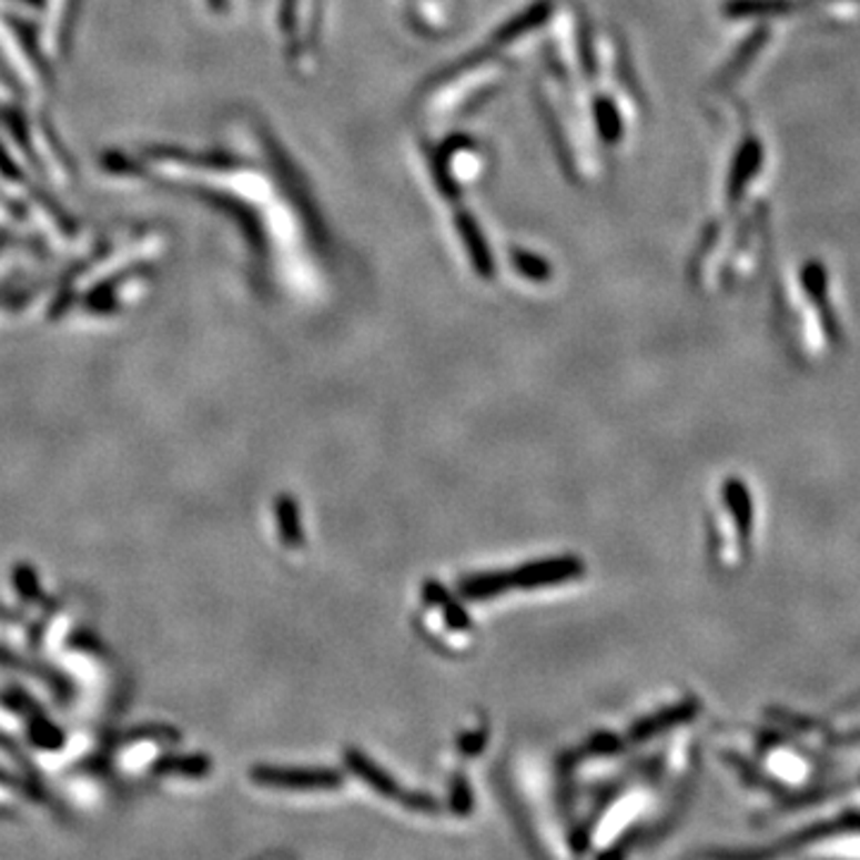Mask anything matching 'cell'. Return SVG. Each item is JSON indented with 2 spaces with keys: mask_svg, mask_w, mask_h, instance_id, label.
Segmentation results:
<instances>
[{
  "mask_svg": "<svg viewBox=\"0 0 860 860\" xmlns=\"http://www.w3.org/2000/svg\"><path fill=\"white\" fill-rule=\"evenodd\" d=\"M277 524H280V536L290 545V547H300L302 545V526H300V512H296L294 499L290 495H283L277 499Z\"/></svg>",
  "mask_w": 860,
  "mask_h": 860,
  "instance_id": "cell-7",
  "label": "cell"
},
{
  "mask_svg": "<svg viewBox=\"0 0 860 860\" xmlns=\"http://www.w3.org/2000/svg\"><path fill=\"white\" fill-rule=\"evenodd\" d=\"M512 588L507 571H493V574H476L468 576L459 584V596L466 600H488Z\"/></svg>",
  "mask_w": 860,
  "mask_h": 860,
  "instance_id": "cell-5",
  "label": "cell"
},
{
  "mask_svg": "<svg viewBox=\"0 0 860 860\" xmlns=\"http://www.w3.org/2000/svg\"><path fill=\"white\" fill-rule=\"evenodd\" d=\"M155 772L199 779V777H206L211 772V762L201 756H178V758L161 760L159 765H155Z\"/></svg>",
  "mask_w": 860,
  "mask_h": 860,
  "instance_id": "cell-8",
  "label": "cell"
},
{
  "mask_svg": "<svg viewBox=\"0 0 860 860\" xmlns=\"http://www.w3.org/2000/svg\"><path fill=\"white\" fill-rule=\"evenodd\" d=\"M424 596H426L428 603H433V605H437V607H443V609H445V619H447V624H449L452 629L466 631L468 627H472V621H468V617H466V613H464V607H462L455 598H452L449 593H447L441 584L428 581L426 588H424Z\"/></svg>",
  "mask_w": 860,
  "mask_h": 860,
  "instance_id": "cell-6",
  "label": "cell"
},
{
  "mask_svg": "<svg viewBox=\"0 0 860 860\" xmlns=\"http://www.w3.org/2000/svg\"><path fill=\"white\" fill-rule=\"evenodd\" d=\"M192 3H194L199 10L209 12V14H225V12L232 8L234 0H192Z\"/></svg>",
  "mask_w": 860,
  "mask_h": 860,
  "instance_id": "cell-11",
  "label": "cell"
},
{
  "mask_svg": "<svg viewBox=\"0 0 860 860\" xmlns=\"http://www.w3.org/2000/svg\"><path fill=\"white\" fill-rule=\"evenodd\" d=\"M252 779L261 787H277V789H318L333 787L335 775L331 772H308V770H275V768H256Z\"/></svg>",
  "mask_w": 860,
  "mask_h": 860,
  "instance_id": "cell-4",
  "label": "cell"
},
{
  "mask_svg": "<svg viewBox=\"0 0 860 860\" xmlns=\"http://www.w3.org/2000/svg\"><path fill=\"white\" fill-rule=\"evenodd\" d=\"M80 0H0V74L8 91L41 105L70 53Z\"/></svg>",
  "mask_w": 860,
  "mask_h": 860,
  "instance_id": "cell-2",
  "label": "cell"
},
{
  "mask_svg": "<svg viewBox=\"0 0 860 860\" xmlns=\"http://www.w3.org/2000/svg\"><path fill=\"white\" fill-rule=\"evenodd\" d=\"M509 574V584L516 588H540V586H555L571 581L584 574V561L578 557H557V559H543L530 561Z\"/></svg>",
  "mask_w": 860,
  "mask_h": 860,
  "instance_id": "cell-3",
  "label": "cell"
},
{
  "mask_svg": "<svg viewBox=\"0 0 860 860\" xmlns=\"http://www.w3.org/2000/svg\"><path fill=\"white\" fill-rule=\"evenodd\" d=\"M691 715H694V706L669 708V710H665V712H660V715H655L652 719H646L644 725H638L636 731H634V737H636V739H640V737H650V733L660 731V729H667L669 725L681 722V719L691 717Z\"/></svg>",
  "mask_w": 860,
  "mask_h": 860,
  "instance_id": "cell-9",
  "label": "cell"
},
{
  "mask_svg": "<svg viewBox=\"0 0 860 860\" xmlns=\"http://www.w3.org/2000/svg\"><path fill=\"white\" fill-rule=\"evenodd\" d=\"M101 175L124 190L165 192L223 211L259 252L316 237L314 206L285 153L252 120L211 144L136 142L108 149Z\"/></svg>",
  "mask_w": 860,
  "mask_h": 860,
  "instance_id": "cell-1",
  "label": "cell"
},
{
  "mask_svg": "<svg viewBox=\"0 0 860 860\" xmlns=\"http://www.w3.org/2000/svg\"><path fill=\"white\" fill-rule=\"evenodd\" d=\"M512 261L516 265V271H519L522 275L530 277V280H547L550 277V265H547L543 259L534 256V254H524V252H514L512 254Z\"/></svg>",
  "mask_w": 860,
  "mask_h": 860,
  "instance_id": "cell-10",
  "label": "cell"
}]
</instances>
